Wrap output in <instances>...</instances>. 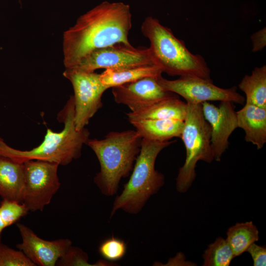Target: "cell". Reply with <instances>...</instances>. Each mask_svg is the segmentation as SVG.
Returning a JSON list of instances; mask_svg holds the SVG:
<instances>
[{
	"label": "cell",
	"instance_id": "obj_20",
	"mask_svg": "<svg viewBox=\"0 0 266 266\" xmlns=\"http://www.w3.org/2000/svg\"><path fill=\"white\" fill-rule=\"evenodd\" d=\"M226 240L230 245L234 257L246 252L249 247L259 240V231L253 222L237 223L229 228Z\"/></svg>",
	"mask_w": 266,
	"mask_h": 266
},
{
	"label": "cell",
	"instance_id": "obj_16",
	"mask_svg": "<svg viewBox=\"0 0 266 266\" xmlns=\"http://www.w3.org/2000/svg\"><path fill=\"white\" fill-rule=\"evenodd\" d=\"M24 193V164L0 155V196L23 202Z\"/></svg>",
	"mask_w": 266,
	"mask_h": 266
},
{
	"label": "cell",
	"instance_id": "obj_18",
	"mask_svg": "<svg viewBox=\"0 0 266 266\" xmlns=\"http://www.w3.org/2000/svg\"><path fill=\"white\" fill-rule=\"evenodd\" d=\"M163 71L155 64L105 69L100 74L102 83L108 88L147 77H160Z\"/></svg>",
	"mask_w": 266,
	"mask_h": 266
},
{
	"label": "cell",
	"instance_id": "obj_22",
	"mask_svg": "<svg viewBox=\"0 0 266 266\" xmlns=\"http://www.w3.org/2000/svg\"><path fill=\"white\" fill-rule=\"evenodd\" d=\"M127 249V244L123 240L112 236L102 241L99 252L106 261L113 263L125 256Z\"/></svg>",
	"mask_w": 266,
	"mask_h": 266
},
{
	"label": "cell",
	"instance_id": "obj_2",
	"mask_svg": "<svg viewBox=\"0 0 266 266\" xmlns=\"http://www.w3.org/2000/svg\"><path fill=\"white\" fill-rule=\"evenodd\" d=\"M75 110L73 96L70 97L58 119L64 124L59 133L47 129L42 142L30 150H20L8 145L0 136V155L23 164L30 160H40L66 166L81 155L82 148L89 139L86 128L77 130L75 125Z\"/></svg>",
	"mask_w": 266,
	"mask_h": 266
},
{
	"label": "cell",
	"instance_id": "obj_21",
	"mask_svg": "<svg viewBox=\"0 0 266 266\" xmlns=\"http://www.w3.org/2000/svg\"><path fill=\"white\" fill-rule=\"evenodd\" d=\"M202 257L203 266H229L234 257L226 239L219 236L208 245Z\"/></svg>",
	"mask_w": 266,
	"mask_h": 266
},
{
	"label": "cell",
	"instance_id": "obj_13",
	"mask_svg": "<svg viewBox=\"0 0 266 266\" xmlns=\"http://www.w3.org/2000/svg\"><path fill=\"white\" fill-rule=\"evenodd\" d=\"M159 77H147L112 87L115 102L128 106L132 111L174 95L159 84Z\"/></svg>",
	"mask_w": 266,
	"mask_h": 266
},
{
	"label": "cell",
	"instance_id": "obj_17",
	"mask_svg": "<svg viewBox=\"0 0 266 266\" xmlns=\"http://www.w3.org/2000/svg\"><path fill=\"white\" fill-rule=\"evenodd\" d=\"M142 138L164 142L180 137L184 121L175 119H139L129 121Z\"/></svg>",
	"mask_w": 266,
	"mask_h": 266
},
{
	"label": "cell",
	"instance_id": "obj_24",
	"mask_svg": "<svg viewBox=\"0 0 266 266\" xmlns=\"http://www.w3.org/2000/svg\"><path fill=\"white\" fill-rule=\"evenodd\" d=\"M21 250L0 242V266H35Z\"/></svg>",
	"mask_w": 266,
	"mask_h": 266
},
{
	"label": "cell",
	"instance_id": "obj_28",
	"mask_svg": "<svg viewBox=\"0 0 266 266\" xmlns=\"http://www.w3.org/2000/svg\"><path fill=\"white\" fill-rule=\"evenodd\" d=\"M6 228V226L5 225L3 221H2L1 217L0 215V238H1V234L3 231V230Z\"/></svg>",
	"mask_w": 266,
	"mask_h": 266
},
{
	"label": "cell",
	"instance_id": "obj_9",
	"mask_svg": "<svg viewBox=\"0 0 266 266\" xmlns=\"http://www.w3.org/2000/svg\"><path fill=\"white\" fill-rule=\"evenodd\" d=\"M159 84L166 91L176 94L186 103L200 104L210 101H230L243 104L245 99L237 92L236 87L224 89L208 80L197 76H180L175 80H168L161 76Z\"/></svg>",
	"mask_w": 266,
	"mask_h": 266
},
{
	"label": "cell",
	"instance_id": "obj_3",
	"mask_svg": "<svg viewBox=\"0 0 266 266\" xmlns=\"http://www.w3.org/2000/svg\"><path fill=\"white\" fill-rule=\"evenodd\" d=\"M142 137L135 130L108 133L101 139H89L86 144L96 154L100 170L94 181L106 196L116 194L122 178L129 176L140 149Z\"/></svg>",
	"mask_w": 266,
	"mask_h": 266
},
{
	"label": "cell",
	"instance_id": "obj_19",
	"mask_svg": "<svg viewBox=\"0 0 266 266\" xmlns=\"http://www.w3.org/2000/svg\"><path fill=\"white\" fill-rule=\"evenodd\" d=\"M246 96V104L266 108V66L256 67L238 85Z\"/></svg>",
	"mask_w": 266,
	"mask_h": 266
},
{
	"label": "cell",
	"instance_id": "obj_29",
	"mask_svg": "<svg viewBox=\"0 0 266 266\" xmlns=\"http://www.w3.org/2000/svg\"><path fill=\"white\" fill-rule=\"evenodd\" d=\"M21 5H22L21 0H17Z\"/></svg>",
	"mask_w": 266,
	"mask_h": 266
},
{
	"label": "cell",
	"instance_id": "obj_23",
	"mask_svg": "<svg viewBox=\"0 0 266 266\" xmlns=\"http://www.w3.org/2000/svg\"><path fill=\"white\" fill-rule=\"evenodd\" d=\"M29 211L22 202L3 199L0 203V215L6 227L26 216Z\"/></svg>",
	"mask_w": 266,
	"mask_h": 266
},
{
	"label": "cell",
	"instance_id": "obj_6",
	"mask_svg": "<svg viewBox=\"0 0 266 266\" xmlns=\"http://www.w3.org/2000/svg\"><path fill=\"white\" fill-rule=\"evenodd\" d=\"M187 111L180 138L186 149V159L176 179L178 192H186L193 183L197 163H210L214 159L211 128L203 115L201 104L187 103Z\"/></svg>",
	"mask_w": 266,
	"mask_h": 266
},
{
	"label": "cell",
	"instance_id": "obj_1",
	"mask_svg": "<svg viewBox=\"0 0 266 266\" xmlns=\"http://www.w3.org/2000/svg\"><path fill=\"white\" fill-rule=\"evenodd\" d=\"M129 4L104 1L77 19L63 35V50L66 68H71L95 50L117 43L131 44L132 28Z\"/></svg>",
	"mask_w": 266,
	"mask_h": 266
},
{
	"label": "cell",
	"instance_id": "obj_4",
	"mask_svg": "<svg viewBox=\"0 0 266 266\" xmlns=\"http://www.w3.org/2000/svg\"><path fill=\"white\" fill-rule=\"evenodd\" d=\"M143 35L149 39V49L155 63L171 76H197L211 80L210 69L204 59L192 53L184 42L158 19L146 17L141 26Z\"/></svg>",
	"mask_w": 266,
	"mask_h": 266
},
{
	"label": "cell",
	"instance_id": "obj_15",
	"mask_svg": "<svg viewBox=\"0 0 266 266\" xmlns=\"http://www.w3.org/2000/svg\"><path fill=\"white\" fill-rule=\"evenodd\" d=\"M238 128L245 133L246 142L262 149L266 142V108L245 104L236 111Z\"/></svg>",
	"mask_w": 266,
	"mask_h": 266
},
{
	"label": "cell",
	"instance_id": "obj_11",
	"mask_svg": "<svg viewBox=\"0 0 266 266\" xmlns=\"http://www.w3.org/2000/svg\"><path fill=\"white\" fill-rule=\"evenodd\" d=\"M232 104L230 101H221L218 106L209 102L201 104L204 117L211 128V146L216 161H221L229 147L230 135L238 128L236 111Z\"/></svg>",
	"mask_w": 266,
	"mask_h": 266
},
{
	"label": "cell",
	"instance_id": "obj_7",
	"mask_svg": "<svg viewBox=\"0 0 266 266\" xmlns=\"http://www.w3.org/2000/svg\"><path fill=\"white\" fill-rule=\"evenodd\" d=\"M23 164L25 193L22 203L29 211H41L61 186L58 176L59 165L40 160H30Z\"/></svg>",
	"mask_w": 266,
	"mask_h": 266
},
{
	"label": "cell",
	"instance_id": "obj_5",
	"mask_svg": "<svg viewBox=\"0 0 266 266\" xmlns=\"http://www.w3.org/2000/svg\"><path fill=\"white\" fill-rule=\"evenodd\" d=\"M173 142L142 138L140 151L130 179L113 202L111 218L119 210L132 214L138 213L150 198L162 188L165 183V177L156 170V160L161 151Z\"/></svg>",
	"mask_w": 266,
	"mask_h": 266
},
{
	"label": "cell",
	"instance_id": "obj_12",
	"mask_svg": "<svg viewBox=\"0 0 266 266\" xmlns=\"http://www.w3.org/2000/svg\"><path fill=\"white\" fill-rule=\"evenodd\" d=\"M17 226L22 241L16 247L36 266H56L58 260L72 245L71 240L68 239L47 240L39 237L23 224L18 223Z\"/></svg>",
	"mask_w": 266,
	"mask_h": 266
},
{
	"label": "cell",
	"instance_id": "obj_25",
	"mask_svg": "<svg viewBox=\"0 0 266 266\" xmlns=\"http://www.w3.org/2000/svg\"><path fill=\"white\" fill-rule=\"evenodd\" d=\"M88 256L81 249L70 246L64 255L58 260L57 266H93L88 263Z\"/></svg>",
	"mask_w": 266,
	"mask_h": 266
},
{
	"label": "cell",
	"instance_id": "obj_8",
	"mask_svg": "<svg viewBox=\"0 0 266 266\" xmlns=\"http://www.w3.org/2000/svg\"><path fill=\"white\" fill-rule=\"evenodd\" d=\"M64 76L71 82L75 110V125L79 131L87 126L90 120L102 106V97L108 89L100 79V74L66 68Z\"/></svg>",
	"mask_w": 266,
	"mask_h": 266
},
{
	"label": "cell",
	"instance_id": "obj_10",
	"mask_svg": "<svg viewBox=\"0 0 266 266\" xmlns=\"http://www.w3.org/2000/svg\"><path fill=\"white\" fill-rule=\"evenodd\" d=\"M152 64L156 65L149 48H135L131 44L117 43L94 50L71 68L84 72H95L100 68H117Z\"/></svg>",
	"mask_w": 266,
	"mask_h": 266
},
{
	"label": "cell",
	"instance_id": "obj_26",
	"mask_svg": "<svg viewBox=\"0 0 266 266\" xmlns=\"http://www.w3.org/2000/svg\"><path fill=\"white\" fill-rule=\"evenodd\" d=\"M252 258L254 266H265L266 265V248L255 243L252 244L247 249Z\"/></svg>",
	"mask_w": 266,
	"mask_h": 266
},
{
	"label": "cell",
	"instance_id": "obj_27",
	"mask_svg": "<svg viewBox=\"0 0 266 266\" xmlns=\"http://www.w3.org/2000/svg\"><path fill=\"white\" fill-rule=\"evenodd\" d=\"M266 28L259 30L251 36L253 43V51L257 52L262 50L266 45Z\"/></svg>",
	"mask_w": 266,
	"mask_h": 266
},
{
	"label": "cell",
	"instance_id": "obj_14",
	"mask_svg": "<svg viewBox=\"0 0 266 266\" xmlns=\"http://www.w3.org/2000/svg\"><path fill=\"white\" fill-rule=\"evenodd\" d=\"M187 104L174 94L127 113L128 120L139 119H175L184 121Z\"/></svg>",
	"mask_w": 266,
	"mask_h": 266
}]
</instances>
